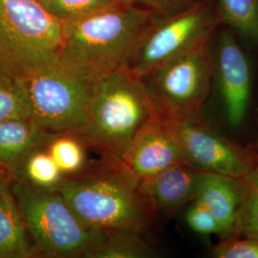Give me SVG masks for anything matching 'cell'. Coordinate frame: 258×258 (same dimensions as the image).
I'll list each match as a JSON object with an SVG mask.
<instances>
[{
	"instance_id": "cell-19",
	"label": "cell",
	"mask_w": 258,
	"mask_h": 258,
	"mask_svg": "<svg viewBox=\"0 0 258 258\" xmlns=\"http://www.w3.org/2000/svg\"><path fill=\"white\" fill-rule=\"evenodd\" d=\"M45 148L64 176L80 172L88 164V148L75 132L52 133Z\"/></svg>"
},
{
	"instance_id": "cell-21",
	"label": "cell",
	"mask_w": 258,
	"mask_h": 258,
	"mask_svg": "<svg viewBox=\"0 0 258 258\" xmlns=\"http://www.w3.org/2000/svg\"><path fill=\"white\" fill-rule=\"evenodd\" d=\"M19 119L32 120L25 83L0 75V121Z\"/></svg>"
},
{
	"instance_id": "cell-11",
	"label": "cell",
	"mask_w": 258,
	"mask_h": 258,
	"mask_svg": "<svg viewBox=\"0 0 258 258\" xmlns=\"http://www.w3.org/2000/svg\"><path fill=\"white\" fill-rule=\"evenodd\" d=\"M121 161L139 182L184 161L175 116L158 109L139 130Z\"/></svg>"
},
{
	"instance_id": "cell-27",
	"label": "cell",
	"mask_w": 258,
	"mask_h": 258,
	"mask_svg": "<svg viewBox=\"0 0 258 258\" xmlns=\"http://www.w3.org/2000/svg\"><path fill=\"white\" fill-rule=\"evenodd\" d=\"M0 175H1V174H0ZM3 176H4V175H3ZM6 177H7V176H6Z\"/></svg>"
},
{
	"instance_id": "cell-22",
	"label": "cell",
	"mask_w": 258,
	"mask_h": 258,
	"mask_svg": "<svg viewBox=\"0 0 258 258\" xmlns=\"http://www.w3.org/2000/svg\"><path fill=\"white\" fill-rule=\"evenodd\" d=\"M47 12L62 23L90 16L119 2L117 0H37Z\"/></svg>"
},
{
	"instance_id": "cell-7",
	"label": "cell",
	"mask_w": 258,
	"mask_h": 258,
	"mask_svg": "<svg viewBox=\"0 0 258 258\" xmlns=\"http://www.w3.org/2000/svg\"><path fill=\"white\" fill-rule=\"evenodd\" d=\"M32 120L50 133L74 132L86 122L96 81L61 64L58 59L22 80Z\"/></svg>"
},
{
	"instance_id": "cell-17",
	"label": "cell",
	"mask_w": 258,
	"mask_h": 258,
	"mask_svg": "<svg viewBox=\"0 0 258 258\" xmlns=\"http://www.w3.org/2000/svg\"><path fill=\"white\" fill-rule=\"evenodd\" d=\"M64 177L44 146L30 153L19 163L12 173V181H19L43 189H57Z\"/></svg>"
},
{
	"instance_id": "cell-1",
	"label": "cell",
	"mask_w": 258,
	"mask_h": 258,
	"mask_svg": "<svg viewBox=\"0 0 258 258\" xmlns=\"http://www.w3.org/2000/svg\"><path fill=\"white\" fill-rule=\"evenodd\" d=\"M57 190L86 225L102 232L145 233L156 215L120 159L88 162L80 172L65 176Z\"/></svg>"
},
{
	"instance_id": "cell-2",
	"label": "cell",
	"mask_w": 258,
	"mask_h": 258,
	"mask_svg": "<svg viewBox=\"0 0 258 258\" xmlns=\"http://www.w3.org/2000/svg\"><path fill=\"white\" fill-rule=\"evenodd\" d=\"M155 16L151 11L117 2L83 19L63 23L58 61L92 81L127 67Z\"/></svg>"
},
{
	"instance_id": "cell-10",
	"label": "cell",
	"mask_w": 258,
	"mask_h": 258,
	"mask_svg": "<svg viewBox=\"0 0 258 258\" xmlns=\"http://www.w3.org/2000/svg\"><path fill=\"white\" fill-rule=\"evenodd\" d=\"M213 57L225 119L231 129L239 128L249 110L252 89V70L238 37L226 26L219 30Z\"/></svg>"
},
{
	"instance_id": "cell-24",
	"label": "cell",
	"mask_w": 258,
	"mask_h": 258,
	"mask_svg": "<svg viewBox=\"0 0 258 258\" xmlns=\"http://www.w3.org/2000/svg\"><path fill=\"white\" fill-rule=\"evenodd\" d=\"M185 221L192 231L203 234H218L221 236V227L212 212L203 204L194 200L185 212Z\"/></svg>"
},
{
	"instance_id": "cell-23",
	"label": "cell",
	"mask_w": 258,
	"mask_h": 258,
	"mask_svg": "<svg viewBox=\"0 0 258 258\" xmlns=\"http://www.w3.org/2000/svg\"><path fill=\"white\" fill-rule=\"evenodd\" d=\"M216 258H258V239L231 236L222 239L212 251Z\"/></svg>"
},
{
	"instance_id": "cell-5",
	"label": "cell",
	"mask_w": 258,
	"mask_h": 258,
	"mask_svg": "<svg viewBox=\"0 0 258 258\" xmlns=\"http://www.w3.org/2000/svg\"><path fill=\"white\" fill-rule=\"evenodd\" d=\"M63 23L37 0H0V75L25 80L58 59Z\"/></svg>"
},
{
	"instance_id": "cell-25",
	"label": "cell",
	"mask_w": 258,
	"mask_h": 258,
	"mask_svg": "<svg viewBox=\"0 0 258 258\" xmlns=\"http://www.w3.org/2000/svg\"><path fill=\"white\" fill-rule=\"evenodd\" d=\"M151 11L156 15H166L184 8L197 0H117Z\"/></svg>"
},
{
	"instance_id": "cell-4",
	"label": "cell",
	"mask_w": 258,
	"mask_h": 258,
	"mask_svg": "<svg viewBox=\"0 0 258 258\" xmlns=\"http://www.w3.org/2000/svg\"><path fill=\"white\" fill-rule=\"evenodd\" d=\"M28 236L37 256L87 257L103 232L86 225L57 189L12 181Z\"/></svg>"
},
{
	"instance_id": "cell-12",
	"label": "cell",
	"mask_w": 258,
	"mask_h": 258,
	"mask_svg": "<svg viewBox=\"0 0 258 258\" xmlns=\"http://www.w3.org/2000/svg\"><path fill=\"white\" fill-rule=\"evenodd\" d=\"M205 171L182 161L140 181L142 194L158 214H170L195 200Z\"/></svg>"
},
{
	"instance_id": "cell-15",
	"label": "cell",
	"mask_w": 258,
	"mask_h": 258,
	"mask_svg": "<svg viewBox=\"0 0 258 258\" xmlns=\"http://www.w3.org/2000/svg\"><path fill=\"white\" fill-rule=\"evenodd\" d=\"M37 256L28 236L12 180L0 175V258Z\"/></svg>"
},
{
	"instance_id": "cell-20",
	"label": "cell",
	"mask_w": 258,
	"mask_h": 258,
	"mask_svg": "<svg viewBox=\"0 0 258 258\" xmlns=\"http://www.w3.org/2000/svg\"><path fill=\"white\" fill-rule=\"evenodd\" d=\"M243 195L232 236L258 239V165L242 177Z\"/></svg>"
},
{
	"instance_id": "cell-14",
	"label": "cell",
	"mask_w": 258,
	"mask_h": 258,
	"mask_svg": "<svg viewBox=\"0 0 258 258\" xmlns=\"http://www.w3.org/2000/svg\"><path fill=\"white\" fill-rule=\"evenodd\" d=\"M51 134L33 120L0 121V174L12 180V173L19 163L44 147Z\"/></svg>"
},
{
	"instance_id": "cell-6",
	"label": "cell",
	"mask_w": 258,
	"mask_h": 258,
	"mask_svg": "<svg viewBox=\"0 0 258 258\" xmlns=\"http://www.w3.org/2000/svg\"><path fill=\"white\" fill-rule=\"evenodd\" d=\"M220 24L216 4L197 0L166 15H156L129 60V69L144 77L154 69L209 43Z\"/></svg>"
},
{
	"instance_id": "cell-3",
	"label": "cell",
	"mask_w": 258,
	"mask_h": 258,
	"mask_svg": "<svg viewBox=\"0 0 258 258\" xmlns=\"http://www.w3.org/2000/svg\"><path fill=\"white\" fill-rule=\"evenodd\" d=\"M157 110L143 79L122 67L96 81L86 122L74 132L101 157L121 160Z\"/></svg>"
},
{
	"instance_id": "cell-13",
	"label": "cell",
	"mask_w": 258,
	"mask_h": 258,
	"mask_svg": "<svg viewBox=\"0 0 258 258\" xmlns=\"http://www.w3.org/2000/svg\"><path fill=\"white\" fill-rule=\"evenodd\" d=\"M242 195V178L205 172L195 200L206 206L217 219L221 227L222 239L234 234Z\"/></svg>"
},
{
	"instance_id": "cell-16",
	"label": "cell",
	"mask_w": 258,
	"mask_h": 258,
	"mask_svg": "<svg viewBox=\"0 0 258 258\" xmlns=\"http://www.w3.org/2000/svg\"><path fill=\"white\" fill-rule=\"evenodd\" d=\"M155 251L144 237V233L133 230L103 232L102 238L86 258H149Z\"/></svg>"
},
{
	"instance_id": "cell-9",
	"label": "cell",
	"mask_w": 258,
	"mask_h": 258,
	"mask_svg": "<svg viewBox=\"0 0 258 258\" xmlns=\"http://www.w3.org/2000/svg\"><path fill=\"white\" fill-rule=\"evenodd\" d=\"M176 120L184 161L198 169L242 178L257 166V150L227 138L199 113Z\"/></svg>"
},
{
	"instance_id": "cell-8",
	"label": "cell",
	"mask_w": 258,
	"mask_h": 258,
	"mask_svg": "<svg viewBox=\"0 0 258 258\" xmlns=\"http://www.w3.org/2000/svg\"><path fill=\"white\" fill-rule=\"evenodd\" d=\"M212 78L209 43L142 77L158 109L175 117L200 113L211 92Z\"/></svg>"
},
{
	"instance_id": "cell-26",
	"label": "cell",
	"mask_w": 258,
	"mask_h": 258,
	"mask_svg": "<svg viewBox=\"0 0 258 258\" xmlns=\"http://www.w3.org/2000/svg\"><path fill=\"white\" fill-rule=\"evenodd\" d=\"M257 155H258V149H257Z\"/></svg>"
},
{
	"instance_id": "cell-18",
	"label": "cell",
	"mask_w": 258,
	"mask_h": 258,
	"mask_svg": "<svg viewBox=\"0 0 258 258\" xmlns=\"http://www.w3.org/2000/svg\"><path fill=\"white\" fill-rule=\"evenodd\" d=\"M220 24L258 47V0H216Z\"/></svg>"
}]
</instances>
